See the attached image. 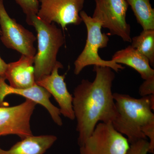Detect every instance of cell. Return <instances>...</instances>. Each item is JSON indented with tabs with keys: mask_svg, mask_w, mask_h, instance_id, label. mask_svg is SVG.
<instances>
[{
	"mask_svg": "<svg viewBox=\"0 0 154 154\" xmlns=\"http://www.w3.org/2000/svg\"><path fill=\"white\" fill-rule=\"evenodd\" d=\"M94 71L96 75L93 82L83 79L74 91L73 109L79 146L91 135L99 122L112 123L118 115L112 92L114 71L109 67L94 66Z\"/></svg>",
	"mask_w": 154,
	"mask_h": 154,
	"instance_id": "6da1fadb",
	"label": "cell"
},
{
	"mask_svg": "<svg viewBox=\"0 0 154 154\" xmlns=\"http://www.w3.org/2000/svg\"><path fill=\"white\" fill-rule=\"evenodd\" d=\"M113 96L118 113L112 123L114 128L125 135L130 144L147 140L144 133L154 128V94L140 99L116 93Z\"/></svg>",
	"mask_w": 154,
	"mask_h": 154,
	"instance_id": "7a4b0ae2",
	"label": "cell"
},
{
	"mask_svg": "<svg viewBox=\"0 0 154 154\" xmlns=\"http://www.w3.org/2000/svg\"><path fill=\"white\" fill-rule=\"evenodd\" d=\"M28 25L37 32L38 51L34 56V75L36 82L50 74L58 61V52L65 42L64 36L54 23H48L37 16L26 17Z\"/></svg>",
	"mask_w": 154,
	"mask_h": 154,
	"instance_id": "3957f363",
	"label": "cell"
},
{
	"mask_svg": "<svg viewBox=\"0 0 154 154\" xmlns=\"http://www.w3.org/2000/svg\"><path fill=\"white\" fill-rule=\"evenodd\" d=\"M80 16L87 28V38L84 49L75 61V74H79L85 67L91 65L109 67L116 72L124 69L121 64L99 56V50L107 47L109 41L107 34L102 32L101 23L84 11L80 12Z\"/></svg>",
	"mask_w": 154,
	"mask_h": 154,
	"instance_id": "277c9868",
	"label": "cell"
},
{
	"mask_svg": "<svg viewBox=\"0 0 154 154\" xmlns=\"http://www.w3.org/2000/svg\"><path fill=\"white\" fill-rule=\"evenodd\" d=\"M95 8L92 17L99 21L102 28L109 30L110 35L120 37L131 42L130 25L127 22L128 3L126 0H94Z\"/></svg>",
	"mask_w": 154,
	"mask_h": 154,
	"instance_id": "5b68a950",
	"label": "cell"
},
{
	"mask_svg": "<svg viewBox=\"0 0 154 154\" xmlns=\"http://www.w3.org/2000/svg\"><path fill=\"white\" fill-rule=\"evenodd\" d=\"M127 139L111 122H100L80 146V154H126L130 147Z\"/></svg>",
	"mask_w": 154,
	"mask_h": 154,
	"instance_id": "8992f818",
	"label": "cell"
},
{
	"mask_svg": "<svg viewBox=\"0 0 154 154\" xmlns=\"http://www.w3.org/2000/svg\"><path fill=\"white\" fill-rule=\"evenodd\" d=\"M0 26L1 40L6 47L15 50L22 55L34 57L36 49L33 44L37 38L32 32L9 16L3 0H0Z\"/></svg>",
	"mask_w": 154,
	"mask_h": 154,
	"instance_id": "52a82bcc",
	"label": "cell"
},
{
	"mask_svg": "<svg viewBox=\"0 0 154 154\" xmlns=\"http://www.w3.org/2000/svg\"><path fill=\"white\" fill-rule=\"evenodd\" d=\"M40 3L37 14L42 21L54 22L64 30L69 25H79L82 22L80 13L85 0H38Z\"/></svg>",
	"mask_w": 154,
	"mask_h": 154,
	"instance_id": "ba28073f",
	"label": "cell"
},
{
	"mask_svg": "<svg viewBox=\"0 0 154 154\" xmlns=\"http://www.w3.org/2000/svg\"><path fill=\"white\" fill-rule=\"evenodd\" d=\"M37 104L29 99L13 107H0V137L14 134L22 139L33 135L30 120Z\"/></svg>",
	"mask_w": 154,
	"mask_h": 154,
	"instance_id": "9c48e42d",
	"label": "cell"
},
{
	"mask_svg": "<svg viewBox=\"0 0 154 154\" xmlns=\"http://www.w3.org/2000/svg\"><path fill=\"white\" fill-rule=\"evenodd\" d=\"M6 80L5 76L0 75V107L9 106L8 103L4 101L8 95L13 94L20 95L45 107L56 124L59 126L63 125L60 109L50 102V98L51 95L47 90L36 84L27 89H17L8 85L6 83Z\"/></svg>",
	"mask_w": 154,
	"mask_h": 154,
	"instance_id": "30bf717a",
	"label": "cell"
},
{
	"mask_svg": "<svg viewBox=\"0 0 154 154\" xmlns=\"http://www.w3.org/2000/svg\"><path fill=\"white\" fill-rule=\"evenodd\" d=\"M63 68L62 64L57 61L50 74L43 77L36 83L54 96L59 106L61 114L73 120L75 116L73 109V96L69 92L65 82V75H60L58 73L59 69Z\"/></svg>",
	"mask_w": 154,
	"mask_h": 154,
	"instance_id": "8fae6325",
	"label": "cell"
},
{
	"mask_svg": "<svg viewBox=\"0 0 154 154\" xmlns=\"http://www.w3.org/2000/svg\"><path fill=\"white\" fill-rule=\"evenodd\" d=\"M34 60V57L22 55L19 60L8 64L5 77L11 87L24 89L36 85Z\"/></svg>",
	"mask_w": 154,
	"mask_h": 154,
	"instance_id": "7c38bea8",
	"label": "cell"
},
{
	"mask_svg": "<svg viewBox=\"0 0 154 154\" xmlns=\"http://www.w3.org/2000/svg\"><path fill=\"white\" fill-rule=\"evenodd\" d=\"M111 60L134 69L143 80L154 76V69L151 67L148 60L131 45L116 51Z\"/></svg>",
	"mask_w": 154,
	"mask_h": 154,
	"instance_id": "4fadbf2b",
	"label": "cell"
},
{
	"mask_svg": "<svg viewBox=\"0 0 154 154\" xmlns=\"http://www.w3.org/2000/svg\"><path fill=\"white\" fill-rule=\"evenodd\" d=\"M57 139L55 136L51 135L30 136L22 139L8 150L0 148V154H44Z\"/></svg>",
	"mask_w": 154,
	"mask_h": 154,
	"instance_id": "5bb4252c",
	"label": "cell"
},
{
	"mask_svg": "<svg viewBox=\"0 0 154 154\" xmlns=\"http://www.w3.org/2000/svg\"><path fill=\"white\" fill-rule=\"evenodd\" d=\"M143 30H154V9L150 0H126Z\"/></svg>",
	"mask_w": 154,
	"mask_h": 154,
	"instance_id": "9a60e30c",
	"label": "cell"
},
{
	"mask_svg": "<svg viewBox=\"0 0 154 154\" xmlns=\"http://www.w3.org/2000/svg\"><path fill=\"white\" fill-rule=\"evenodd\" d=\"M131 46L137 50L154 66V30H143L139 35L131 38Z\"/></svg>",
	"mask_w": 154,
	"mask_h": 154,
	"instance_id": "2e32d148",
	"label": "cell"
},
{
	"mask_svg": "<svg viewBox=\"0 0 154 154\" xmlns=\"http://www.w3.org/2000/svg\"><path fill=\"white\" fill-rule=\"evenodd\" d=\"M16 2L21 7L26 17L32 15H37L39 10L38 0H15Z\"/></svg>",
	"mask_w": 154,
	"mask_h": 154,
	"instance_id": "e0dca14e",
	"label": "cell"
},
{
	"mask_svg": "<svg viewBox=\"0 0 154 154\" xmlns=\"http://www.w3.org/2000/svg\"><path fill=\"white\" fill-rule=\"evenodd\" d=\"M149 144L147 140L142 139L130 144L126 154H147L149 152Z\"/></svg>",
	"mask_w": 154,
	"mask_h": 154,
	"instance_id": "ac0fdd59",
	"label": "cell"
},
{
	"mask_svg": "<svg viewBox=\"0 0 154 154\" xmlns=\"http://www.w3.org/2000/svg\"><path fill=\"white\" fill-rule=\"evenodd\" d=\"M139 94L142 97L154 94V76L144 80L139 89Z\"/></svg>",
	"mask_w": 154,
	"mask_h": 154,
	"instance_id": "d6986e66",
	"label": "cell"
},
{
	"mask_svg": "<svg viewBox=\"0 0 154 154\" xmlns=\"http://www.w3.org/2000/svg\"><path fill=\"white\" fill-rule=\"evenodd\" d=\"M8 64L0 57V75L5 76V73L7 69Z\"/></svg>",
	"mask_w": 154,
	"mask_h": 154,
	"instance_id": "ffe728a7",
	"label": "cell"
},
{
	"mask_svg": "<svg viewBox=\"0 0 154 154\" xmlns=\"http://www.w3.org/2000/svg\"><path fill=\"white\" fill-rule=\"evenodd\" d=\"M2 34V31H1V29H0V35Z\"/></svg>",
	"mask_w": 154,
	"mask_h": 154,
	"instance_id": "44dd1931",
	"label": "cell"
}]
</instances>
